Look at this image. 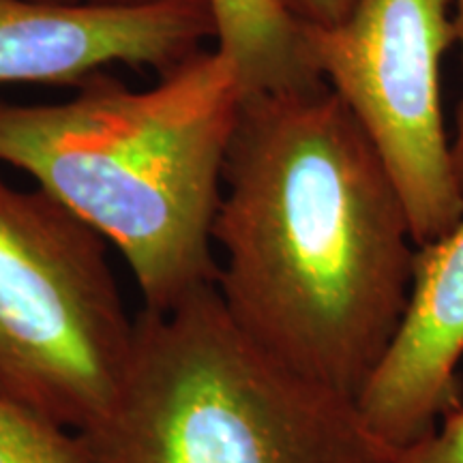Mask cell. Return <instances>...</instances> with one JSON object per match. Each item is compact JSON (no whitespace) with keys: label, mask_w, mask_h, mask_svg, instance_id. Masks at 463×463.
<instances>
[{"label":"cell","mask_w":463,"mask_h":463,"mask_svg":"<svg viewBox=\"0 0 463 463\" xmlns=\"http://www.w3.org/2000/svg\"><path fill=\"white\" fill-rule=\"evenodd\" d=\"M213 242L236 326L356 402L402 322L416 245L380 155L326 84L245 97Z\"/></svg>","instance_id":"1"},{"label":"cell","mask_w":463,"mask_h":463,"mask_svg":"<svg viewBox=\"0 0 463 463\" xmlns=\"http://www.w3.org/2000/svg\"><path fill=\"white\" fill-rule=\"evenodd\" d=\"M159 78L133 90L99 71L62 103L0 101V164L118 247L144 309L170 311L217 281L213 223L247 92L217 48Z\"/></svg>","instance_id":"2"},{"label":"cell","mask_w":463,"mask_h":463,"mask_svg":"<svg viewBox=\"0 0 463 463\" xmlns=\"http://www.w3.org/2000/svg\"><path fill=\"white\" fill-rule=\"evenodd\" d=\"M89 463H392L354 399L305 380L236 326L215 286L142 309L112 405L78 431Z\"/></svg>","instance_id":"3"},{"label":"cell","mask_w":463,"mask_h":463,"mask_svg":"<svg viewBox=\"0 0 463 463\" xmlns=\"http://www.w3.org/2000/svg\"><path fill=\"white\" fill-rule=\"evenodd\" d=\"M131 344L108 241L43 189L0 178V395L84 431L112 405Z\"/></svg>","instance_id":"4"},{"label":"cell","mask_w":463,"mask_h":463,"mask_svg":"<svg viewBox=\"0 0 463 463\" xmlns=\"http://www.w3.org/2000/svg\"><path fill=\"white\" fill-rule=\"evenodd\" d=\"M322 82L373 144L395 183L414 245L463 217L439 67L455 43L453 0H356L333 26H303Z\"/></svg>","instance_id":"5"},{"label":"cell","mask_w":463,"mask_h":463,"mask_svg":"<svg viewBox=\"0 0 463 463\" xmlns=\"http://www.w3.org/2000/svg\"><path fill=\"white\" fill-rule=\"evenodd\" d=\"M211 39V0H0V84L75 89L114 65L164 75Z\"/></svg>","instance_id":"6"},{"label":"cell","mask_w":463,"mask_h":463,"mask_svg":"<svg viewBox=\"0 0 463 463\" xmlns=\"http://www.w3.org/2000/svg\"><path fill=\"white\" fill-rule=\"evenodd\" d=\"M463 217L439 239L416 247L408 303L389 350L356 408L392 449L430 431L461 403Z\"/></svg>","instance_id":"7"},{"label":"cell","mask_w":463,"mask_h":463,"mask_svg":"<svg viewBox=\"0 0 463 463\" xmlns=\"http://www.w3.org/2000/svg\"><path fill=\"white\" fill-rule=\"evenodd\" d=\"M211 5L217 50L234 65L247 95L322 82L305 28L281 0H211Z\"/></svg>","instance_id":"8"},{"label":"cell","mask_w":463,"mask_h":463,"mask_svg":"<svg viewBox=\"0 0 463 463\" xmlns=\"http://www.w3.org/2000/svg\"><path fill=\"white\" fill-rule=\"evenodd\" d=\"M0 463H89L78 431L0 395Z\"/></svg>","instance_id":"9"},{"label":"cell","mask_w":463,"mask_h":463,"mask_svg":"<svg viewBox=\"0 0 463 463\" xmlns=\"http://www.w3.org/2000/svg\"><path fill=\"white\" fill-rule=\"evenodd\" d=\"M392 463H463V402L439 416L430 431L397 449Z\"/></svg>","instance_id":"10"},{"label":"cell","mask_w":463,"mask_h":463,"mask_svg":"<svg viewBox=\"0 0 463 463\" xmlns=\"http://www.w3.org/2000/svg\"><path fill=\"white\" fill-rule=\"evenodd\" d=\"M303 26H333L350 14L356 0H281Z\"/></svg>","instance_id":"11"},{"label":"cell","mask_w":463,"mask_h":463,"mask_svg":"<svg viewBox=\"0 0 463 463\" xmlns=\"http://www.w3.org/2000/svg\"><path fill=\"white\" fill-rule=\"evenodd\" d=\"M453 22H455V43H459L461 69H463V0H453ZM450 159H453L457 183H459V187L463 191V89H461L459 106H457L455 133L453 137H450Z\"/></svg>","instance_id":"12"},{"label":"cell","mask_w":463,"mask_h":463,"mask_svg":"<svg viewBox=\"0 0 463 463\" xmlns=\"http://www.w3.org/2000/svg\"><path fill=\"white\" fill-rule=\"evenodd\" d=\"M97 3H118V5H133V3H150V0H97Z\"/></svg>","instance_id":"13"},{"label":"cell","mask_w":463,"mask_h":463,"mask_svg":"<svg viewBox=\"0 0 463 463\" xmlns=\"http://www.w3.org/2000/svg\"><path fill=\"white\" fill-rule=\"evenodd\" d=\"M61 3H73V0H61Z\"/></svg>","instance_id":"14"}]
</instances>
